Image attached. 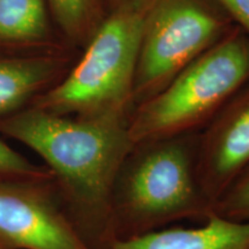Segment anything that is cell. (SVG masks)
Returning <instances> with one entry per match:
<instances>
[{
    "mask_svg": "<svg viewBox=\"0 0 249 249\" xmlns=\"http://www.w3.org/2000/svg\"><path fill=\"white\" fill-rule=\"evenodd\" d=\"M127 117L58 116L28 107L0 120V134L44 160L71 222L92 249L114 242L111 197L134 147Z\"/></svg>",
    "mask_w": 249,
    "mask_h": 249,
    "instance_id": "obj_1",
    "label": "cell"
},
{
    "mask_svg": "<svg viewBox=\"0 0 249 249\" xmlns=\"http://www.w3.org/2000/svg\"><path fill=\"white\" fill-rule=\"evenodd\" d=\"M189 134L134 144L111 197L114 242L163 230L174 222H204L213 204L196 174L198 141Z\"/></svg>",
    "mask_w": 249,
    "mask_h": 249,
    "instance_id": "obj_2",
    "label": "cell"
},
{
    "mask_svg": "<svg viewBox=\"0 0 249 249\" xmlns=\"http://www.w3.org/2000/svg\"><path fill=\"white\" fill-rule=\"evenodd\" d=\"M147 13L140 0L124 2L102 21L70 74L30 107L58 116L129 118Z\"/></svg>",
    "mask_w": 249,
    "mask_h": 249,
    "instance_id": "obj_3",
    "label": "cell"
},
{
    "mask_svg": "<svg viewBox=\"0 0 249 249\" xmlns=\"http://www.w3.org/2000/svg\"><path fill=\"white\" fill-rule=\"evenodd\" d=\"M249 82V37L234 34L187 65L160 92L134 107V144L191 134Z\"/></svg>",
    "mask_w": 249,
    "mask_h": 249,
    "instance_id": "obj_4",
    "label": "cell"
},
{
    "mask_svg": "<svg viewBox=\"0 0 249 249\" xmlns=\"http://www.w3.org/2000/svg\"><path fill=\"white\" fill-rule=\"evenodd\" d=\"M222 24L192 0H161L148 9L134 81V102L160 92L219 35Z\"/></svg>",
    "mask_w": 249,
    "mask_h": 249,
    "instance_id": "obj_5",
    "label": "cell"
},
{
    "mask_svg": "<svg viewBox=\"0 0 249 249\" xmlns=\"http://www.w3.org/2000/svg\"><path fill=\"white\" fill-rule=\"evenodd\" d=\"M0 247L92 249L68 216L51 179L0 177Z\"/></svg>",
    "mask_w": 249,
    "mask_h": 249,
    "instance_id": "obj_6",
    "label": "cell"
},
{
    "mask_svg": "<svg viewBox=\"0 0 249 249\" xmlns=\"http://www.w3.org/2000/svg\"><path fill=\"white\" fill-rule=\"evenodd\" d=\"M249 164V89L240 90L217 113L198 141L196 174L203 194L214 204Z\"/></svg>",
    "mask_w": 249,
    "mask_h": 249,
    "instance_id": "obj_7",
    "label": "cell"
},
{
    "mask_svg": "<svg viewBox=\"0 0 249 249\" xmlns=\"http://www.w3.org/2000/svg\"><path fill=\"white\" fill-rule=\"evenodd\" d=\"M65 60L43 51H0V120L30 107L52 86Z\"/></svg>",
    "mask_w": 249,
    "mask_h": 249,
    "instance_id": "obj_8",
    "label": "cell"
},
{
    "mask_svg": "<svg viewBox=\"0 0 249 249\" xmlns=\"http://www.w3.org/2000/svg\"><path fill=\"white\" fill-rule=\"evenodd\" d=\"M107 249H249V222L211 213L200 227L160 230L116 241Z\"/></svg>",
    "mask_w": 249,
    "mask_h": 249,
    "instance_id": "obj_9",
    "label": "cell"
},
{
    "mask_svg": "<svg viewBox=\"0 0 249 249\" xmlns=\"http://www.w3.org/2000/svg\"><path fill=\"white\" fill-rule=\"evenodd\" d=\"M50 40L45 0H0V51H43Z\"/></svg>",
    "mask_w": 249,
    "mask_h": 249,
    "instance_id": "obj_10",
    "label": "cell"
},
{
    "mask_svg": "<svg viewBox=\"0 0 249 249\" xmlns=\"http://www.w3.org/2000/svg\"><path fill=\"white\" fill-rule=\"evenodd\" d=\"M62 33L73 42H87L101 24L102 0H46Z\"/></svg>",
    "mask_w": 249,
    "mask_h": 249,
    "instance_id": "obj_11",
    "label": "cell"
},
{
    "mask_svg": "<svg viewBox=\"0 0 249 249\" xmlns=\"http://www.w3.org/2000/svg\"><path fill=\"white\" fill-rule=\"evenodd\" d=\"M213 213L227 219L249 222V164L214 202Z\"/></svg>",
    "mask_w": 249,
    "mask_h": 249,
    "instance_id": "obj_12",
    "label": "cell"
},
{
    "mask_svg": "<svg viewBox=\"0 0 249 249\" xmlns=\"http://www.w3.org/2000/svg\"><path fill=\"white\" fill-rule=\"evenodd\" d=\"M0 177L17 179H51L52 174L45 165H37L29 160L0 138Z\"/></svg>",
    "mask_w": 249,
    "mask_h": 249,
    "instance_id": "obj_13",
    "label": "cell"
},
{
    "mask_svg": "<svg viewBox=\"0 0 249 249\" xmlns=\"http://www.w3.org/2000/svg\"><path fill=\"white\" fill-rule=\"evenodd\" d=\"M249 35V0H217Z\"/></svg>",
    "mask_w": 249,
    "mask_h": 249,
    "instance_id": "obj_14",
    "label": "cell"
},
{
    "mask_svg": "<svg viewBox=\"0 0 249 249\" xmlns=\"http://www.w3.org/2000/svg\"><path fill=\"white\" fill-rule=\"evenodd\" d=\"M132 1H139V0H126L124 2H132Z\"/></svg>",
    "mask_w": 249,
    "mask_h": 249,
    "instance_id": "obj_15",
    "label": "cell"
},
{
    "mask_svg": "<svg viewBox=\"0 0 249 249\" xmlns=\"http://www.w3.org/2000/svg\"><path fill=\"white\" fill-rule=\"evenodd\" d=\"M0 249H4V248H1V247H0Z\"/></svg>",
    "mask_w": 249,
    "mask_h": 249,
    "instance_id": "obj_16",
    "label": "cell"
}]
</instances>
